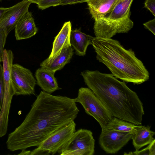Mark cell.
Masks as SVG:
<instances>
[{
  "instance_id": "3",
  "label": "cell",
  "mask_w": 155,
  "mask_h": 155,
  "mask_svg": "<svg viewBox=\"0 0 155 155\" xmlns=\"http://www.w3.org/2000/svg\"><path fill=\"white\" fill-rule=\"evenodd\" d=\"M92 45L97 59L116 78L134 84L148 80L149 72L131 49H125L120 42L111 38L94 37Z\"/></svg>"
},
{
  "instance_id": "28",
  "label": "cell",
  "mask_w": 155,
  "mask_h": 155,
  "mask_svg": "<svg viewBox=\"0 0 155 155\" xmlns=\"http://www.w3.org/2000/svg\"><path fill=\"white\" fill-rule=\"evenodd\" d=\"M31 151H27L25 150H22L21 153L18 154L19 155H30L31 154Z\"/></svg>"
},
{
  "instance_id": "26",
  "label": "cell",
  "mask_w": 155,
  "mask_h": 155,
  "mask_svg": "<svg viewBox=\"0 0 155 155\" xmlns=\"http://www.w3.org/2000/svg\"><path fill=\"white\" fill-rule=\"evenodd\" d=\"M150 147L149 145H148L145 148L142 150H136L135 151L133 152H129L128 154H132V155H150Z\"/></svg>"
},
{
  "instance_id": "16",
  "label": "cell",
  "mask_w": 155,
  "mask_h": 155,
  "mask_svg": "<svg viewBox=\"0 0 155 155\" xmlns=\"http://www.w3.org/2000/svg\"><path fill=\"white\" fill-rule=\"evenodd\" d=\"M120 0H89L87 2L92 17L97 20L110 13Z\"/></svg>"
},
{
  "instance_id": "25",
  "label": "cell",
  "mask_w": 155,
  "mask_h": 155,
  "mask_svg": "<svg viewBox=\"0 0 155 155\" xmlns=\"http://www.w3.org/2000/svg\"><path fill=\"white\" fill-rule=\"evenodd\" d=\"M89 0H61L60 5H64L87 2Z\"/></svg>"
},
{
  "instance_id": "2",
  "label": "cell",
  "mask_w": 155,
  "mask_h": 155,
  "mask_svg": "<svg viewBox=\"0 0 155 155\" xmlns=\"http://www.w3.org/2000/svg\"><path fill=\"white\" fill-rule=\"evenodd\" d=\"M84 82L113 117L141 125L144 112L137 93L111 74L86 70L81 73Z\"/></svg>"
},
{
  "instance_id": "22",
  "label": "cell",
  "mask_w": 155,
  "mask_h": 155,
  "mask_svg": "<svg viewBox=\"0 0 155 155\" xmlns=\"http://www.w3.org/2000/svg\"><path fill=\"white\" fill-rule=\"evenodd\" d=\"M4 92V85L3 77V67L0 62V109L3 103Z\"/></svg>"
},
{
  "instance_id": "1",
  "label": "cell",
  "mask_w": 155,
  "mask_h": 155,
  "mask_svg": "<svg viewBox=\"0 0 155 155\" xmlns=\"http://www.w3.org/2000/svg\"><path fill=\"white\" fill-rule=\"evenodd\" d=\"M79 111L74 99L41 91L23 122L8 134L7 149L14 151L38 147L74 120Z\"/></svg>"
},
{
  "instance_id": "10",
  "label": "cell",
  "mask_w": 155,
  "mask_h": 155,
  "mask_svg": "<svg viewBox=\"0 0 155 155\" xmlns=\"http://www.w3.org/2000/svg\"><path fill=\"white\" fill-rule=\"evenodd\" d=\"M132 135L110 129L101 130L99 143L107 153L114 154L120 150L131 139Z\"/></svg>"
},
{
  "instance_id": "15",
  "label": "cell",
  "mask_w": 155,
  "mask_h": 155,
  "mask_svg": "<svg viewBox=\"0 0 155 155\" xmlns=\"http://www.w3.org/2000/svg\"><path fill=\"white\" fill-rule=\"evenodd\" d=\"M73 54L72 48L69 47L63 49L60 54L54 57L45 60L40 63V66L55 72L62 69L70 62Z\"/></svg>"
},
{
  "instance_id": "5",
  "label": "cell",
  "mask_w": 155,
  "mask_h": 155,
  "mask_svg": "<svg viewBox=\"0 0 155 155\" xmlns=\"http://www.w3.org/2000/svg\"><path fill=\"white\" fill-rule=\"evenodd\" d=\"M74 100L76 102L79 103L82 105L87 114L93 117L98 122L101 130L104 129L112 120L113 117L89 88H80L78 96Z\"/></svg>"
},
{
  "instance_id": "24",
  "label": "cell",
  "mask_w": 155,
  "mask_h": 155,
  "mask_svg": "<svg viewBox=\"0 0 155 155\" xmlns=\"http://www.w3.org/2000/svg\"><path fill=\"white\" fill-rule=\"evenodd\" d=\"M145 28L155 35V18L143 24Z\"/></svg>"
},
{
  "instance_id": "20",
  "label": "cell",
  "mask_w": 155,
  "mask_h": 155,
  "mask_svg": "<svg viewBox=\"0 0 155 155\" xmlns=\"http://www.w3.org/2000/svg\"><path fill=\"white\" fill-rule=\"evenodd\" d=\"M61 0H42L37 4L38 8L44 10L51 6L60 5Z\"/></svg>"
},
{
  "instance_id": "13",
  "label": "cell",
  "mask_w": 155,
  "mask_h": 155,
  "mask_svg": "<svg viewBox=\"0 0 155 155\" xmlns=\"http://www.w3.org/2000/svg\"><path fill=\"white\" fill-rule=\"evenodd\" d=\"M55 72L45 68L41 67L35 71V76L37 84L43 91L51 94L56 90L61 89L59 87Z\"/></svg>"
},
{
  "instance_id": "29",
  "label": "cell",
  "mask_w": 155,
  "mask_h": 155,
  "mask_svg": "<svg viewBox=\"0 0 155 155\" xmlns=\"http://www.w3.org/2000/svg\"><path fill=\"white\" fill-rule=\"evenodd\" d=\"M7 9V8L0 7V18Z\"/></svg>"
},
{
  "instance_id": "31",
  "label": "cell",
  "mask_w": 155,
  "mask_h": 155,
  "mask_svg": "<svg viewBox=\"0 0 155 155\" xmlns=\"http://www.w3.org/2000/svg\"></svg>"
},
{
  "instance_id": "12",
  "label": "cell",
  "mask_w": 155,
  "mask_h": 155,
  "mask_svg": "<svg viewBox=\"0 0 155 155\" xmlns=\"http://www.w3.org/2000/svg\"><path fill=\"white\" fill-rule=\"evenodd\" d=\"M38 31L32 13L28 11L16 24L15 36L17 40L26 39L35 35Z\"/></svg>"
},
{
  "instance_id": "19",
  "label": "cell",
  "mask_w": 155,
  "mask_h": 155,
  "mask_svg": "<svg viewBox=\"0 0 155 155\" xmlns=\"http://www.w3.org/2000/svg\"><path fill=\"white\" fill-rule=\"evenodd\" d=\"M142 126L141 125H136L130 122L113 117L111 121L104 129H110L128 133L132 135L139 128Z\"/></svg>"
},
{
  "instance_id": "14",
  "label": "cell",
  "mask_w": 155,
  "mask_h": 155,
  "mask_svg": "<svg viewBox=\"0 0 155 155\" xmlns=\"http://www.w3.org/2000/svg\"><path fill=\"white\" fill-rule=\"evenodd\" d=\"M71 30V22L70 21L65 22L59 33L54 38L52 50L48 58H53L60 54L63 49L71 46L70 42Z\"/></svg>"
},
{
  "instance_id": "23",
  "label": "cell",
  "mask_w": 155,
  "mask_h": 155,
  "mask_svg": "<svg viewBox=\"0 0 155 155\" xmlns=\"http://www.w3.org/2000/svg\"><path fill=\"white\" fill-rule=\"evenodd\" d=\"M144 7L149 10L155 16V0H145Z\"/></svg>"
},
{
  "instance_id": "9",
  "label": "cell",
  "mask_w": 155,
  "mask_h": 155,
  "mask_svg": "<svg viewBox=\"0 0 155 155\" xmlns=\"http://www.w3.org/2000/svg\"><path fill=\"white\" fill-rule=\"evenodd\" d=\"M11 75L15 95L35 94L36 81L30 70L19 64H13Z\"/></svg>"
},
{
  "instance_id": "11",
  "label": "cell",
  "mask_w": 155,
  "mask_h": 155,
  "mask_svg": "<svg viewBox=\"0 0 155 155\" xmlns=\"http://www.w3.org/2000/svg\"><path fill=\"white\" fill-rule=\"evenodd\" d=\"M31 2L23 0L8 8L0 18V28L5 29L8 34L15 27L19 20L27 12Z\"/></svg>"
},
{
  "instance_id": "21",
  "label": "cell",
  "mask_w": 155,
  "mask_h": 155,
  "mask_svg": "<svg viewBox=\"0 0 155 155\" xmlns=\"http://www.w3.org/2000/svg\"><path fill=\"white\" fill-rule=\"evenodd\" d=\"M8 34L5 29L0 28V62L2 61L4 47Z\"/></svg>"
},
{
  "instance_id": "30",
  "label": "cell",
  "mask_w": 155,
  "mask_h": 155,
  "mask_svg": "<svg viewBox=\"0 0 155 155\" xmlns=\"http://www.w3.org/2000/svg\"><path fill=\"white\" fill-rule=\"evenodd\" d=\"M32 3H35L38 4L42 0H29Z\"/></svg>"
},
{
  "instance_id": "18",
  "label": "cell",
  "mask_w": 155,
  "mask_h": 155,
  "mask_svg": "<svg viewBox=\"0 0 155 155\" xmlns=\"http://www.w3.org/2000/svg\"><path fill=\"white\" fill-rule=\"evenodd\" d=\"M150 126H142L132 135L131 139L136 150L149 144L155 139L153 137L155 132L150 130Z\"/></svg>"
},
{
  "instance_id": "7",
  "label": "cell",
  "mask_w": 155,
  "mask_h": 155,
  "mask_svg": "<svg viewBox=\"0 0 155 155\" xmlns=\"http://www.w3.org/2000/svg\"><path fill=\"white\" fill-rule=\"evenodd\" d=\"M74 120L61 128L31 151V155H54L60 150L76 131Z\"/></svg>"
},
{
  "instance_id": "6",
  "label": "cell",
  "mask_w": 155,
  "mask_h": 155,
  "mask_svg": "<svg viewBox=\"0 0 155 155\" xmlns=\"http://www.w3.org/2000/svg\"><path fill=\"white\" fill-rule=\"evenodd\" d=\"M95 142L90 130L80 129L74 132L58 153L60 155H93Z\"/></svg>"
},
{
  "instance_id": "27",
  "label": "cell",
  "mask_w": 155,
  "mask_h": 155,
  "mask_svg": "<svg viewBox=\"0 0 155 155\" xmlns=\"http://www.w3.org/2000/svg\"><path fill=\"white\" fill-rule=\"evenodd\" d=\"M155 139L153 140L149 144L150 147V155H155Z\"/></svg>"
},
{
  "instance_id": "17",
  "label": "cell",
  "mask_w": 155,
  "mask_h": 155,
  "mask_svg": "<svg viewBox=\"0 0 155 155\" xmlns=\"http://www.w3.org/2000/svg\"><path fill=\"white\" fill-rule=\"evenodd\" d=\"M81 28L71 30L70 44L75 51L77 55L84 56L88 45L92 44L93 36L82 32Z\"/></svg>"
},
{
  "instance_id": "8",
  "label": "cell",
  "mask_w": 155,
  "mask_h": 155,
  "mask_svg": "<svg viewBox=\"0 0 155 155\" xmlns=\"http://www.w3.org/2000/svg\"><path fill=\"white\" fill-rule=\"evenodd\" d=\"M14 58L12 51L4 49L2 61L4 92L3 103L0 110V123H8V117L12 99L15 95L11 79V69Z\"/></svg>"
},
{
  "instance_id": "4",
  "label": "cell",
  "mask_w": 155,
  "mask_h": 155,
  "mask_svg": "<svg viewBox=\"0 0 155 155\" xmlns=\"http://www.w3.org/2000/svg\"><path fill=\"white\" fill-rule=\"evenodd\" d=\"M133 0H120L104 17L95 20L93 29L95 37L111 38L118 33H127L133 27L130 18Z\"/></svg>"
}]
</instances>
